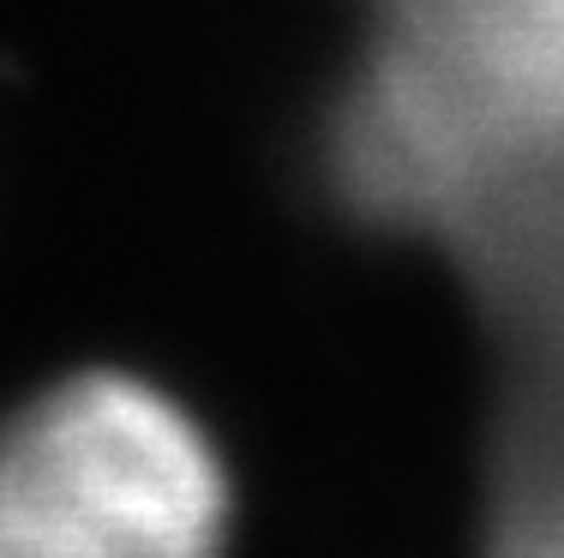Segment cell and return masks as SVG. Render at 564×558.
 Instances as JSON below:
<instances>
[{
  "instance_id": "cell-1",
  "label": "cell",
  "mask_w": 564,
  "mask_h": 558,
  "mask_svg": "<svg viewBox=\"0 0 564 558\" xmlns=\"http://www.w3.org/2000/svg\"><path fill=\"white\" fill-rule=\"evenodd\" d=\"M228 474L132 372H78L0 420V558H223Z\"/></svg>"
}]
</instances>
